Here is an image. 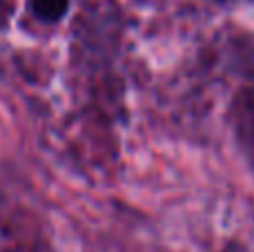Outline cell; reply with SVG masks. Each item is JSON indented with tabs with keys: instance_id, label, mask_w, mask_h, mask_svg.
Returning a JSON list of instances; mask_svg holds the SVG:
<instances>
[{
	"instance_id": "obj_1",
	"label": "cell",
	"mask_w": 254,
	"mask_h": 252,
	"mask_svg": "<svg viewBox=\"0 0 254 252\" xmlns=\"http://www.w3.org/2000/svg\"><path fill=\"white\" fill-rule=\"evenodd\" d=\"M69 0H34V13L40 20H58L65 16Z\"/></svg>"
}]
</instances>
